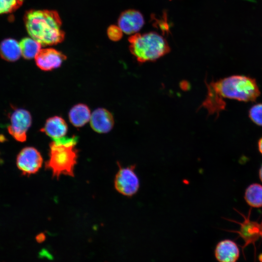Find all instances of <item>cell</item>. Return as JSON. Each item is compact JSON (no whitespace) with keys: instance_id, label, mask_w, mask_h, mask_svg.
<instances>
[{"instance_id":"11","label":"cell","mask_w":262,"mask_h":262,"mask_svg":"<svg viewBox=\"0 0 262 262\" xmlns=\"http://www.w3.org/2000/svg\"><path fill=\"white\" fill-rule=\"evenodd\" d=\"M92 129L99 133H107L114 127V119L112 114L107 110L99 108L91 115L90 119Z\"/></svg>"},{"instance_id":"1","label":"cell","mask_w":262,"mask_h":262,"mask_svg":"<svg viewBox=\"0 0 262 262\" xmlns=\"http://www.w3.org/2000/svg\"><path fill=\"white\" fill-rule=\"evenodd\" d=\"M206 85L207 93L199 109L204 108L208 115L217 117L226 107L224 99L254 101L261 94L256 80L244 75H232L206 82Z\"/></svg>"},{"instance_id":"14","label":"cell","mask_w":262,"mask_h":262,"mask_svg":"<svg viewBox=\"0 0 262 262\" xmlns=\"http://www.w3.org/2000/svg\"><path fill=\"white\" fill-rule=\"evenodd\" d=\"M91 113L89 107L85 104L79 103L70 110L68 117L71 123L76 127H81L90 119Z\"/></svg>"},{"instance_id":"9","label":"cell","mask_w":262,"mask_h":262,"mask_svg":"<svg viewBox=\"0 0 262 262\" xmlns=\"http://www.w3.org/2000/svg\"><path fill=\"white\" fill-rule=\"evenodd\" d=\"M37 66L44 71H49L59 67L66 56L53 49H41L35 57Z\"/></svg>"},{"instance_id":"7","label":"cell","mask_w":262,"mask_h":262,"mask_svg":"<svg viewBox=\"0 0 262 262\" xmlns=\"http://www.w3.org/2000/svg\"><path fill=\"white\" fill-rule=\"evenodd\" d=\"M43 158L35 148L27 147L22 148L17 155L16 164L24 175H31L37 172L41 167Z\"/></svg>"},{"instance_id":"3","label":"cell","mask_w":262,"mask_h":262,"mask_svg":"<svg viewBox=\"0 0 262 262\" xmlns=\"http://www.w3.org/2000/svg\"><path fill=\"white\" fill-rule=\"evenodd\" d=\"M78 137L65 136L53 139L49 144V158L46 168L51 170L56 178L62 175L74 176V168L77 163V150L75 147Z\"/></svg>"},{"instance_id":"15","label":"cell","mask_w":262,"mask_h":262,"mask_svg":"<svg viewBox=\"0 0 262 262\" xmlns=\"http://www.w3.org/2000/svg\"><path fill=\"white\" fill-rule=\"evenodd\" d=\"M21 55L19 43L16 40L8 38L0 44V55L4 60L14 62L17 60Z\"/></svg>"},{"instance_id":"10","label":"cell","mask_w":262,"mask_h":262,"mask_svg":"<svg viewBox=\"0 0 262 262\" xmlns=\"http://www.w3.org/2000/svg\"><path fill=\"white\" fill-rule=\"evenodd\" d=\"M145 21L142 14L139 11L129 9L123 12L118 19V26L124 33L135 34L140 30Z\"/></svg>"},{"instance_id":"23","label":"cell","mask_w":262,"mask_h":262,"mask_svg":"<svg viewBox=\"0 0 262 262\" xmlns=\"http://www.w3.org/2000/svg\"><path fill=\"white\" fill-rule=\"evenodd\" d=\"M259 176L261 181L262 182V165L260 167L259 171Z\"/></svg>"},{"instance_id":"8","label":"cell","mask_w":262,"mask_h":262,"mask_svg":"<svg viewBox=\"0 0 262 262\" xmlns=\"http://www.w3.org/2000/svg\"><path fill=\"white\" fill-rule=\"evenodd\" d=\"M244 218L243 222H237L232 221L239 224L240 228L239 230L231 231L239 234V237H241L245 242V244L242 248H244L248 245L252 244L255 246V242L260 238H262V222L260 223L256 221H253L250 220V213L247 217L242 214L238 212Z\"/></svg>"},{"instance_id":"21","label":"cell","mask_w":262,"mask_h":262,"mask_svg":"<svg viewBox=\"0 0 262 262\" xmlns=\"http://www.w3.org/2000/svg\"><path fill=\"white\" fill-rule=\"evenodd\" d=\"M45 239V236L43 233L39 234L37 235L36 237V240L39 243L42 242L44 241Z\"/></svg>"},{"instance_id":"17","label":"cell","mask_w":262,"mask_h":262,"mask_svg":"<svg viewBox=\"0 0 262 262\" xmlns=\"http://www.w3.org/2000/svg\"><path fill=\"white\" fill-rule=\"evenodd\" d=\"M21 55L26 59L35 58L41 49V44L30 37L23 38L19 43Z\"/></svg>"},{"instance_id":"18","label":"cell","mask_w":262,"mask_h":262,"mask_svg":"<svg viewBox=\"0 0 262 262\" xmlns=\"http://www.w3.org/2000/svg\"><path fill=\"white\" fill-rule=\"evenodd\" d=\"M24 0H0V14L13 12L20 7Z\"/></svg>"},{"instance_id":"4","label":"cell","mask_w":262,"mask_h":262,"mask_svg":"<svg viewBox=\"0 0 262 262\" xmlns=\"http://www.w3.org/2000/svg\"><path fill=\"white\" fill-rule=\"evenodd\" d=\"M128 40L130 50L139 63L153 62L170 51L165 38L154 32L143 34L136 33Z\"/></svg>"},{"instance_id":"22","label":"cell","mask_w":262,"mask_h":262,"mask_svg":"<svg viewBox=\"0 0 262 262\" xmlns=\"http://www.w3.org/2000/svg\"><path fill=\"white\" fill-rule=\"evenodd\" d=\"M258 149L262 155V137H261L258 141Z\"/></svg>"},{"instance_id":"5","label":"cell","mask_w":262,"mask_h":262,"mask_svg":"<svg viewBox=\"0 0 262 262\" xmlns=\"http://www.w3.org/2000/svg\"><path fill=\"white\" fill-rule=\"evenodd\" d=\"M119 169L114 180L116 190L123 196L131 197L135 195L140 188V180L135 170L136 165L122 167L118 163Z\"/></svg>"},{"instance_id":"20","label":"cell","mask_w":262,"mask_h":262,"mask_svg":"<svg viewBox=\"0 0 262 262\" xmlns=\"http://www.w3.org/2000/svg\"><path fill=\"white\" fill-rule=\"evenodd\" d=\"M107 35L112 41L119 40L123 36V31L118 26L111 25L107 29Z\"/></svg>"},{"instance_id":"24","label":"cell","mask_w":262,"mask_h":262,"mask_svg":"<svg viewBox=\"0 0 262 262\" xmlns=\"http://www.w3.org/2000/svg\"><path fill=\"white\" fill-rule=\"evenodd\" d=\"M259 259L260 261L262 262V253L260 254L259 256Z\"/></svg>"},{"instance_id":"16","label":"cell","mask_w":262,"mask_h":262,"mask_svg":"<svg viewBox=\"0 0 262 262\" xmlns=\"http://www.w3.org/2000/svg\"><path fill=\"white\" fill-rule=\"evenodd\" d=\"M244 198L251 207H262V185L257 183L249 185L245 190Z\"/></svg>"},{"instance_id":"19","label":"cell","mask_w":262,"mask_h":262,"mask_svg":"<svg viewBox=\"0 0 262 262\" xmlns=\"http://www.w3.org/2000/svg\"><path fill=\"white\" fill-rule=\"evenodd\" d=\"M250 119L256 125L262 126V103L253 105L249 110Z\"/></svg>"},{"instance_id":"6","label":"cell","mask_w":262,"mask_h":262,"mask_svg":"<svg viewBox=\"0 0 262 262\" xmlns=\"http://www.w3.org/2000/svg\"><path fill=\"white\" fill-rule=\"evenodd\" d=\"M10 121L7 127L9 134L17 141L25 142L32 121L30 112L24 109H16L10 115Z\"/></svg>"},{"instance_id":"13","label":"cell","mask_w":262,"mask_h":262,"mask_svg":"<svg viewBox=\"0 0 262 262\" xmlns=\"http://www.w3.org/2000/svg\"><path fill=\"white\" fill-rule=\"evenodd\" d=\"M68 127L65 120L60 116H54L46 120L40 131L54 139L65 136Z\"/></svg>"},{"instance_id":"2","label":"cell","mask_w":262,"mask_h":262,"mask_svg":"<svg viewBox=\"0 0 262 262\" xmlns=\"http://www.w3.org/2000/svg\"><path fill=\"white\" fill-rule=\"evenodd\" d=\"M24 22L30 36L43 46L56 45L65 38L62 21L55 11H28L25 15Z\"/></svg>"},{"instance_id":"12","label":"cell","mask_w":262,"mask_h":262,"mask_svg":"<svg viewBox=\"0 0 262 262\" xmlns=\"http://www.w3.org/2000/svg\"><path fill=\"white\" fill-rule=\"evenodd\" d=\"M216 259L220 262H235L240 256V250L236 243L229 239L218 242L214 250Z\"/></svg>"}]
</instances>
